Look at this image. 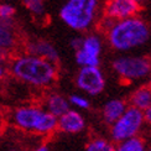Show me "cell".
<instances>
[{
	"instance_id": "29",
	"label": "cell",
	"mask_w": 151,
	"mask_h": 151,
	"mask_svg": "<svg viewBox=\"0 0 151 151\" xmlns=\"http://www.w3.org/2000/svg\"><path fill=\"white\" fill-rule=\"evenodd\" d=\"M149 88H150V89H151V79H150V84H149Z\"/></svg>"
},
{
	"instance_id": "2",
	"label": "cell",
	"mask_w": 151,
	"mask_h": 151,
	"mask_svg": "<svg viewBox=\"0 0 151 151\" xmlns=\"http://www.w3.org/2000/svg\"><path fill=\"white\" fill-rule=\"evenodd\" d=\"M6 122L17 130L39 136L52 135L57 130V118L37 104L16 106L8 114Z\"/></svg>"
},
{
	"instance_id": "16",
	"label": "cell",
	"mask_w": 151,
	"mask_h": 151,
	"mask_svg": "<svg viewBox=\"0 0 151 151\" xmlns=\"http://www.w3.org/2000/svg\"><path fill=\"white\" fill-rule=\"evenodd\" d=\"M146 144L140 136H134L124 141L116 142L114 151H146Z\"/></svg>"
},
{
	"instance_id": "27",
	"label": "cell",
	"mask_w": 151,
	"mask_h": 151,
	"mask_svg": "<svg viewBox=\"0 0 151 151\" xmlns=\"http://www.w3.org/2000/svg\"><path fill=\"white\" fill-rule=\"evenodd\" d=\"M133 1H135V3H137V4H139V3H142V1H145V0H133Z\"/></svg>"
},
{
	"instance_id": "4",
	"label": "cell",
	"mask_w": 151,
	"mask_h": 151,
	"mask_svg": "<svg viewBox=\"0 0 151 151\" xmlns=\"http://www.w3.org/2000/svg\"><path fill=\"white\" fill-rule=\"evenodd\" d=\"M97 8L98 0H67L60 10V17L72 30L84 31L93 24Z\"/></svg>"
},
{
	"instance_id": "13",
	"label": "cell",
	"mask_w": 151,
	"mask_h": 151,
	"mask_svg": "<svg viewBox=\"0 0 151 151\" xmlns=\"http://www.w3.org/2000/svg\"><path fill=\"white\" fill-rule=\"evenodd\" d=\"M43 108L53 116L60 118L67 110L71 109V105L68 103V98H66L65 96L60 93H50L45 98Z\"/></svg>"
},
{
	"instance_id": "18",
	"label": "cell",
	"mask_w": 151,
	"mask_h": 151,
	"mask_svg": "<svg viewBox=\"0 0 151 151\" xmlns=\"http://www.w3.org/2000/svg\"><path fill=\"white\" fill-rule=\"evenodd\" d=\"M86 151H114V145L104 137H94L87 144Z\"/></svg>"
},
{
	"instance_id": "3",
	"label": "cell",
	"mask_w": 151,
	"mask_h": 151,
	"mask_svg": "<svg viewBox=\"0 0 151 151\" xmlns=\"http://www.w3.org/2000/svg\"><path fill=\"white\" fill-rule=\"evenodd\" d=\"M106 36L113 48L125 52L145 45L150 40L151 31L145 21L134 16L114 21L106 31Z\"/></svg>"
},
{
	"instance_id": "30",
	"label": "cell",
	"mask_w": 151,
	"mask_h": 151,
	"mask_svg": "<svg viewBox=\"0 0 151 151\" xmlns=\"http://www.w3.org/2000/svg\"><path fill=\"white\" fill-rule=\"evenodd\" d=\"M1 1H9V3H10V1H11V0H1Z\"/></svg>"
},
{
	"instance_id": "28",
	"label": "cell",
	"mask_w": 151,
	"mask_h": 151,
	"mask_svg": "<svg viewBox=\"0 0 151 151\" xmlns=\"http://www.w3.org/2000/svg\"><path fill=\"white\" fill-rule=\"evenodd\" d=\"M146 151H151V145L149 147H146Z\"/></svg>"
},
{
	"instance_id": "31",
	"label": "cell",
	"mask_w": 151,
	"mask_h": 151,
	"mask_svg": "<svg viewBox=\"0 0 151 151\" xmlns=\"http://www.w3.org/2000/svg\"><path fill=\"white\" fill-rule=\"evenodd\" d=\"M150 65H151V60H150Z\"/></svg>"
},
{
	"instance_id": "11",
	"label": "cell",
	"mask_w": 151,
	"mask_h": 151,
	"mask_svg": "<svg viewBox=\"0 0 151 151\" xmlns=\"http://www.w3.org/2000/svg\"><path fill=\"white\" fill-rule=\"evenodd\" d=\"M86 128V120L77 109H70L57 118V130L65 134H79Z\"/></svg>"
},
{
	"instance_id": "22",
	"label": "cell",
	"mask_w": 151,
	"mask_h": 151,
	"mask_svg": "<svg viewBox=\"0 0 151 151\" xmlns=\"http://www.w3.org/2000/svg\"><path fill=\"white\" fill-rule=\"evenodd\" d=\"M82 41H83V37H74V39L71 41V46L74 51H77V50L81 47Z\"/></svg>"
},
{
	"instance_id": "14",
	"label": "cell",
	"mask_w": 151,
	"mask_h": 151,
	"mask_svg": "<svg viewBox=\"0 0 151 151\" xmlns=\"http://www.w3.org/2000/svg\"><path fill=\"white\" fill-rule=\"evenodd\" d=\"M128 108L127 105V102L123 99H110L108 100L103 109H102V115H103V119L106 124L111 125L113 123H115L119 118L123 115V113L125 111V109Z\"/></svg>"
},
{
	"instance_id": "10",
	"label": "cell",
	"mask_w": 151,
	"mask_h": 151,
	"mask_svg": "<svg viewBox=\"0 0 151 151\" xmlns=\"http://www.w3.org/2000/svg\"><path fill=\"white\" fill-rule=\"evenodd\" d=\"M19 45H20V37H19L14 21H0V52L4 56H12L17 53Z\"/></svg>"
},
{
	"instance_id": "7",
	"label": "cell",
	"mask_w": 151,
	"mask_h": 151,
	"mask_svg": "<svg viewBox=\"0 0 151 151\" xmlns=\"http://www.w3.org/2000/svg\"><path fill=\"white\" fill-rule=\"evenodd\" d=\"M76 86L89 96H99L105 89V77L99 67H81L76 76Z\"/></svg>"
},
{
	"instance_id": "8",
	"label": "cell",
	"mask_w": 151,
	"mask_h": 151,
	"mask_svg": "<svg viewBox=\"0 0 151 151\" xmlns=\"http://www.w3.org/2000/svg\"><path fill=\"white\" fill-rule=\"evenodd\" d=\"M102 53V41L97 35L83 37L81 47L76 51V62L81 67H98Z\"/></svg>"
},
{
	"instance_id": "20",
	"label": "cell",
	"mask_w": 151,
	"mask_h": 151,
	"mask_svg": "<svg viewBox=\"0 0 151 151\" xmlns=\"http://www.w3.org/2000/svg\"><path fill=\"white\" fill-rule=\"evenodd\" d=\"M68 103H70V105L74 106L76 109H81V110H87L91 106L89 99L84 96H79V94H72V96H70L68 97Z\"/></svg>"
},
{
	"instance_id": "15",
	"label": "cell",
	"mask_w": 151,
	"mask_h": 151,
	"mask_svg": "<svg viewBox=\"0 0 151 151\" xmlns=\"http://www.w3.org/2000/svg\"><path fill=\"white\" fill-rule=\"evenodd\" d=\"M130 106L145 111L151 105V89L149 87H140L130 96Z\"/></svg>"
},
{
	"instance_id": "9",
	"label": "cell",
	"mask_w": 151,
	"mask_h": 151,
	"mask_svg": "<svg viewBox=\"0 0 151 151\" xmlns=\"http://www.w3.org/2000/svg\"><path fill=\"white\" fill-rule=\"evenodd\" d=\"M140 6L133 0H108L105 5V16L114 21L134 17Z\"/></svg>"
},
{
	"instance_id": "19",
	"label": "cell",
	"mask_w": 151,
	"mask_h": 151,
	"mask_svg": "<svg viewBox=\"0 0 151 151\" xmlns=\"http://www.w3.org/2000/svg\"><path fill=\"white\" fill-rule=\"evenodd\" d=\"M15 15H16V9L11 3L9 1L0 3V21L12 22Z\"/></svg>"
},
{
	"instance_id": "24",
	"label": "cell",
	"mask_w": 151,
	"mask_h": 151,
	"mask_svg": "<svg viewBox=\"0 0 151 151\" xmlns=\"http://www.w3.org/2000/svg\"><path fill=\"white\" fill-rule=\"evenodd\" d=\"M5 123H6V119L4 116V114L0 111V136H1L3 131H4V128H5Z\"/></svg>"
},
{
	"instance_id": "21",
	"label": "cell",
	"mask_w": 151,
	"mask_h": 151,
	"mask_svg": "<svg viewBox=\"0 0 151 151\" xmlns=\"http://www.w3.org/2000/svg\"><path fill=\"white\" fill-rule=\"evenodd\" d=\"M9 74V71H8V66H6L4 62H0V82L4 81Z\"/></svg>"
},
{
	"instance_id": "12",
	"label": "cell",
	"mask_w": 151,
	"mask_h": 151,
	"mask_svg": "<svg viewBox=\"0 0 151 151\" xmlns=\"http://www.w3.org/2000/svg\"><path fill=\"white\" fill-rule=\"evenodd\" d=\"M25 50L30 55L37 56V57H41L46 61H50L52 63H56L60 61V55L58 51L56 50V47L52 45L51 42H48L46 40H32L29 41L26 45H25Z\"/></svg>"
},
{
	"instance_id": "5",
	"label": "cell",
	"mask_w": 151,
	"mask_h": 151,
	"mask_svg": "<svg viewBox=\"0 0 151 151\" xmlns=\"http://www.w3.org/2000/svg\"><path fill=\"white\" fill-rule=\"evenodd\" d=\"M145 120H144V111L128 106L123 115L115 123L110 125V137L114 142H120L130 137L137 136L141 131Z\"/></svg>"
},
{
	"instance_id": "6",
	"label": "cell",
	"mask_w": 151,
	"mask_h": 151,
	"mask_svg": "<svg viewBox=\"0 0 151 151\" xmlns=\"http://www.w3.org/2000/svg\"><path fill=\"white\" fill-rule=\"evenodd\" d=\"M113 70L125 82L142 81L151 74L150 60L137 56H122L113 61Z\"/></svg>"
},
{
	"instance_id": "17",
	"label": "cell",
	"mask_w": 151,
	"mask_h": 151,
	"mask_svg": "<svg viewBox=\"0 0 151 151\" xmlns=\"http://www.w3.org/2000/svg\"><path fill=\"white\" fill-rule=\"evenodd\" d=\"M21 3L31 15L36 17H42L45 15V0H21Z\"/></svg>"
},
{
	"instance_id": "26",
	"label": "cell",
	"mask_w": 151,
	"mask_h": 151,
	"mask_svg": "<svg viewBox=\"0 0 151 151\" xmlns=\"http://www.w3.org/2000/svg\"><path fill=\"white\" fill-rule=\"evenodd\" d=\"M4 60H5V56L0 52V62H4Z\"/></svg>"
},
{
	"instance_id": "25",
	"label": "cell",
	"mask_w": 151,
	"mask_h": 151,
	"mask_svg": "<svg viewBox=\"0 0 151 151\" xmlns=\"http://www.w3.org/2000/svg\"><path fill=\"white\" fill-rule=\"evenodd\" d=\"M30 151H50V149H48V146L46 145V144H41V145L36 146L35 149L30 150Z\"/></svg>"
},
{
	"instance_id": "1",
	"label": "cell",
	"mask_w": 151,
	"mask_h": 151,
	"mask_svg": "<svg viewBox=\"0 0 151 151\" xmlns=\"http://www.w3.org/2000/svg\"><path fill=\"white\" fill-rule=\"evenodd\" d=\"M9 74L20 83L36 89L51 87L58 76L57 65L27 52L11 56L8 65Z\"/></svg>"
},
{
	"instance_id": "23",
	"label": "cell",
	"mask_w": 151,
	"mask_h": 151,
	"mask_svg": "<svg viewBox=\"0 0 151 151\" xmlns=\"http://www.w3.org/2000/svg\"><path fill=\"white\" fill-rule=\"evenodd\" d=\"M144 120H145V124H149L151 127V105L144 111Z\"/></svg>"
}]
</instances>
